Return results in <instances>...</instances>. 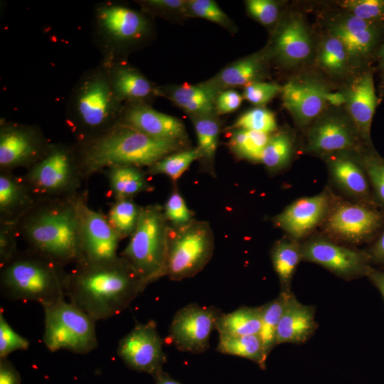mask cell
I'll list each match as a JSON object with an SVG mask.
<instances>
[{
	"label": "cell",
	"instance_id": "cell-4",
	"mask_svg": "<svg viewBox=\"0 0 384 384\" xmlns=\"http://www.w3.org/2000/svg\"><path fill=\"white\" fill-rule=\"evenodd\" d=\"M124 107L100 62L85 71L73 87L67 103L66 122L76 142L85 141L120 124Z\"/></svg>",
	"mask_w": 384,
	"mask_h": 384
},
{
	"label": "cell",
	"instance_id": "cell-57",
	"mask_svg": "<svg viewBox=\"0 0 384 384\" xmlns=\"http://www.w3.org/2000/svg\"><path fill=\"white\" fill-rule=\"evenodd\" d=\"M380 66L383 71H384V44L382 46L380 53Z\"/></svg>",
	"mask_w": 384,
	"mask_h": 384
},
{
	"label": "cell",
	"instance_id": "cell-9",
	"mask_svg": "<svg viewBox=\"0 0 384 384\" xmlns=\"http://www.w3.org/2000/svg\"><path fill=\"white\" fill-rule=\"evenodd\" d=\"M43 308V341L48 350L86 354L97 347L95 321L74 304L62 299Z\"/></svg>",
	"mask_w": 384,
	"mask_h": 384
},
{
	"label": "cell",
	"instance_id": "cell-6",
	"mask_svg": "<svg viewBox=\"0 0 384 384\" xmlns=\"http://www.w3.org/2000/svg\"><path fill=\"white\" fill-rule=\"evenodd\" d=\"M150 29L144 14L122 3L105 1L94 8L92 34L102 63L124 60L126 52L142 42Z\"/></svg>",
	"mask_w": 384,
	"mask_h": 384
},
{
	"label": "cell",
	"instance_id": "cell-7",
	"mask_svg": "<svg viewBox=\"0 0 384 384\" xmlns=\"http://www.w3.org/2000/svg\"><path fill=\"white\" fill-rule=\"evenodd\" d=\"M169 225L159 205L142 206L137 227L120 255L147 287L166 276Z\"/></svg>",
	"mask_w": 384,
	"mask_h": 384
},
{
	"label": "cell",
	"instance_id": "cell-14",
	"mask_svg": "<svg viewBox=\"0 0 384 384\" xmlns=\"http://www.w3.org/2000/svg\"><path fill=\"white\" fill-rule=\"evenodd\" d=\"M222 312L215 306L191 303L174 314L169 326V337L183 352L202 353L209 348L210 336L215 330V321Z\"/></svg>",
	"mask_w": 384,
	"mask_h": 384
},
{
	"label": "cell",
	"instance_id": "cell-53",
	"mask_svg": "<svg viewBox=\"0 0 384 384\" xmlns=\"http://www.w3.org/2000/svg\"><path fill=\"white\" fill-rule=\"evenodd\" d=\"M363 251L370 262L384 264V230L374 242Z\"/></svg>",
	"mask_w": 384,
	"mask_h": 384
},
{
	"label": "cell",
	"instance_id": "cell-32",
	"mask_svg": "<svg viewBox=\"0 0 384 384\" xmlns=\"http://www.w3.org/2000/svg\"><path fill=\"white\" fill-rule=\"evenodd\" d=\"M261 328V307L242 306L228 313H221L215 321L219 336H240L259 334Z\"/></svg>",
	"mask_w": 384,
	"mask_h": 384
},
{
	"label": "cell",
	"instance_id": "cell-38",
	"mask_svg": "<svg viewBox=\"0 0 384 384\" xmlns=\"http://www.w3.org/2000/svg\"><path fill=\"white\" fill-rule=\"evenodd\" d=\"M142 206L134 198L117 199L111 205L107 218L121 240L131 237L139 220Z\"/></svg>",
	"mask_w": 384,
	"mask_h": 384
},
{
	"label": "cell",
	"instance_id": "cell-56",
	"mask_svg": "<svg viewBox=\"0 0 384 384\" xmlns=\"http://www.w3.org/2000/svg\"><path fill=\"white\" fill-rule=\"evenodd\" d=\"M152 377L154 379L155 384H182L171 378L169 373L163 370L159 371Z\"/></svg>",
	"mask_w": 384,
	"mask_h": 384
},
{
	"label": "cell",
	"instance_id": "cell-22",
	"mask_svg": "<svg viewBox=\"0 0 384 384\" xmlns=\"http://www.w3.org/2000/svg\"><path fill=\"white\" fill-rule=\"evenodd\" d=\"M346 95V105L363 146L372 148L370 128L377 106L373 75L366 72L356 78Z\"/></svg>",
	"mask_w": 384,
	"mask_h": 384
},
{
	"label": "cell",
	"instance_id": "cell-3",
	"mask_svg": "<svg viewBox=\"0 0 384 384\" xmlns=\"http://www.w3.org/2000/svg\"><path fill=\"white\" fill-rule=\"evenodd\" d=\"M73 144L87 181L114 166L148 168L163 157L182 150L186 143L154 138L119 124L96 137Z\"/></svg>",
	"mask_w": 384,
	"mask_h": 384
},
{
	"label": "cell",
	"instance_id": "cell-50",
	"mask_svg": "<svg viewBox=\"0 0 384 384\" xmlns=\"http://www.w3.org/2000/svg\"><path fill=\"white\" fill-rule=\"evenodd\" d=\"M242 100V95L234 90L221 91L215 100V111L220 114L233 112L240 106Z\"/></svg>",
	"mask_w": 384,
	"mask_h": 384
},
{
	"label": "cell",
	"instance_id": "cell-1",
	"mask_svg": "<svg viewBox=\"0 0 384 384\" xmlns=\"http://www.w3.org/2000/svg\"><path fill=\"white\" fill-rule=\"evenodd\" d=\"M146 286L121 256L102 262L82 261L69 272L67 297L95 321L122 312Z\"/></svg>",
	"mask_w": 384,
	"mask_h": 384
},
{
	"label": "cell",
	"instance_id": "cell-5",
	"mask_svg": "<svg viewBox=\"0 0 384 384\" xmlns=\"http://www.w3.org/2000/svg\"><path fill=\"white\" fill-rule=\"evenodd\" d=\"M68 274L64 266L36 251L18 250L1 267V292L10 300L45 306L67 297Z\"/></svg>",
	"mask_w": 384,
	"mask_h": 384
},
{
	"label": "cell",
	"instance_id": "cell-35",
	"mask_svg": "<svg viewBox=\"0 0 384 384\" xmlns=\"http://www.w3.org/2000/svg\"><path fill=\"white\" fill-rule=\"evenodd\" d=\"M216 351L219 353L244 358L265 370L267 357L259 334L225 336H219Z\"/></svg>",
	"mask_w": 384,
	"mask_h": 384
},
{
	"label": "cell",
	"instance_id": "cell-17",
	"mask_svg": "<svg viewBox=\"0 0 384 384\" xmlns=\"http://www.w3.org/2000/svg\"><path fill=\"white\" fill-rule=\"evenodd\" d=\"M363 148L352 121L342 116L317 119L307 131L305 151L321 157L338 151L360 152Z\"/></svg>",
	"mask_w": 384,
	"mask_h": 384
},
{
	"label": "cell",
	"instance_id": "cell-41",
	"mask_svg": "<svg viewBox=\"0 0 384 384\" xmlns=\"http://www.w3.org/2000/svg\"><path fill=\"white\" fill-rule=\"evenodd\" d=\"M350 56L343 43L329 34L322 41L319 53V65L333 75H341L346 70Z\"/></svg>",
	"mask_w": 384,
	"mask_h": 384
},
{
	"label": "cell",
	"instance_id": "cell-39",
	"mask_svg": "<svg viewBox=\"0 0 384 384\" xmlns=\"http://www.w3.org/2000/svg\"><path fill=\"white\" fill-rule=\"evenodd\" d=\"M201 159L198 147L180 150L170 154L148 167L151 175L163 174L177 180L196 160Z\"/></svg>",
	"mask_w": 384,
	"mask_h": 384
},
{
	"label": "cell",
	"instance_id": "cell-30",
	"mask_svg": "<svg viewBox=\"0 0 384 384\" xmlns=\"http://www.w3.org/2000/svg\"><path fill=\"white\" fill-rule=\"evenodd\" d=\"M114 200L134 198L142 192L153 190L146 174L134 166H114L104 170Z\"/></svg>",
	"mask_w": 384,
	"mask_h": 384
},
{
	"label": "cell",
	"instance_id": "cell-18",
	"mask_svg": "<svg viewBox=\"0 0 384 384\" xmlns=\"http://www.w3.org/2000/svg\"><path fill=\"white\" fill-rule=\"evenodd\" d=\"M322 158L331 183L347 200L378 207L359 152L338 151Z\"/></svg>",
	"mask_w": 384,
	"mask_h": 384
},
{
	"label": "cell",
	"instance_id": "cell-25",
	"mask_svg": "<svg viewBox=\"0 0 384 384\" xmlns=\"http://www.w3.org/2000/svg\"><path fill=\"white\" fill-rule=\"evenodd\" d=\"M316 328L314 307L299 302L292 292L278 325L277 345L302 343Z\"/></svg>",
	"mask_w": 384,
	"mask_h": 384
},
{
	"label": "cell",
	"instance_id": "cell-55",
	"mask_svg": "<svg viewBox=\"0 0 384 384\" xmlns=\"http://www.w3.org/2000/svg\"><path fill=\"white\" fill-rule=\"evenodd\" d=\"M326 102L331 105L339 106L346 104V95L341 92H327L326 95Z\"/></svg>",
	"mask_w": 384,
	"mask_h": 384
},
{
	"label": "cell",
	"instance_id": "cell-54",
	"mask_svg": "<svg viewBox=\"0 0 384 384\" xmlns=\"http://www.w3.org/2000/svg\"><path fill=\"white\" fill-rule=\"evenodd\" d=\"M379 289L384 298V272L377 270L372 267L366 275Z\"/></svg>",
	"mask_w": 384,
	"mask_h": 384
},
{
	"label": "cell",
	"instance_id": "cell-16",
	"mask_svg": "<svg viewBox=\"0 0 384 384\" xmlns=\"http://www.w3.org/2000/svg\"><path fill=\"white\" fill-rule=\"evenodd\" d=\"M117 353L131 369L154 375L163 370L166 356L153 320L137 323L118 343Z\"/></svg>",
	"mask_w": 384,
	"mask_h": 384
},
{
	"label": "cell",
	"instance_id": "cell-44",
	"mask_svg": "<svg viewBox=\"0 0 384 384\" xmlns=\"http://www.w3.org/2000/svg\"><path fill=\"white\" fill-rule=\"evenodd\" d=\"M163 211L169 225L171 227L185 225L194 220L191 210L176 187L168 197L163 207Z\"/></svg>",
	"mask_w": 384,
	"mask_h": 384
},
{
	"label": "cell",
	"instance_id": "cell-51",
	"mask_svg": "<svg viewBox=\"0 0 384 384\" xmlns=\"http://www.w3.org/2000/svg\"><path fill=\"white\" fill-rule=\"evenodd\" d=\"M145 9L154 11L186 10L187 1L182 0H144L139 1Z\"/></svg>",
	"mask_w": 384,
	"mask_h": 384
},
{
	"label": "cell",
	"instance_id": "cell-8",
	"mask_svg": "<svg viewBox=\"0 0 384 384\" xmlns=\"http://www.w3.org/2000/svg\"><path fill=\"white\" fill-rule=\"evenodd\" d=\"M36 199L75 196L86 181L81 172L73 144L51 143L46 155L22 176Z\"/></svg>",
	"mask_w": 384,
	"mask_h": 384
},
{
	"label": "cell",
	"instance_id": "cell-49",
	"mask_svg": "<svg viewBox=\"0 0 384 384\" xmlns=\"http://www.w3.org/2000/svg\"><path fill=\"white\" fill-rule=\"evenodd\" d=\"M18 237L16 224L0 223V267L4 266L17 253Z\"/></svg>",
	"mask_w": 384,
	"mask_h": 384
},
{
	"label": "cell",
	"instance_id": "cell-13",
	"mask_svg": "<svg viewBox=\"0 0 384 384\" xmlns=\"http://www.w3.org/2000/svg\"><path fill=\"white\" fill-rule=\"evenodd\" d=\"M301 249L302 261L319 265L346 280L366 276L371 267L363 250L348 247L321 233L301 242Z\"/></svg>",
	"mask_w": 384,
	"mask_h": 384
},
{
	"label": "cell",
	"instance_id": "cell-28",
	"mask_svg": "<svg viewBox=\"0 0 384 384\" xmlns=\"http://www.w3.org/2000/svg\"><path fill=\"white\" fill-rule=\"evenodd\" d=\"M176 105L191 116L213 114L218 94L208 82L183 85L169 88L166 92Z\"/></svg>",
	"mask_w": 384,
	"mask_h": 384
},
{
	"label": "cell",
	"instance_id": "cell-19",
	"mask_svg": "<svg viewBox=\"0 0 384 384\" xmlns=\"http://www.w3.org/2000/svg\"><path fill=\"white\" fill-rule=\"evenodd\" d=\"M87 202V198L80 205L82 261L113 260L119 257L117 252L121 238L109 223L107 216L91 209Z\"/></svg>",
	"mask_w": 384,
	"mask_h": 384
},
{
	"label": "cell",
	"instance_id": "cell-11",
	"mask_svg": "<svg viewBox=\"0 0 384 384\" xmlns=\"http://www.w3.org/2000/svg\"><path fill=\"white\" fill-rule=\"evenodd\" d=\"M384 228V212L378 207L336 196L321 233L341 244L358 245L375 238Z\"/></svg>",
	"mask_w": 384,
	"mask_h": 384
},
{
	"label": "cell",
	"instance_id": "cell-33",
	"mask_svg": "<svg viewBox=\"0 0 384 384\" xmlns=\"http://www.w3.org/2000/svg\"><path fill=\"white\" fill-rule=\"evenodd\" d=\"M198 139V149L203 168L210 175H215L214 159L218 144L220 123L213 114L191 116Z\"/></svg>",
	"mask_w": 384,
	"mask_h": 384
},
{
	"label": "cell",
	"instance_id": "cell-52",
	"mask_svg": "<svg viewBox=\"0 0 384 384\" xmlns=\"http://www.w3.org/2000/svg\"><path fill=\"white\" fill-rule=\"evenodd\" d=\"M0 384H21L20 374L8 358L0 359Z\"/></svg>",
	"mask_w": 384,
	"mask_h": 384
},
{
	"label": "cell",
	"instance_id": "cell-29",
	"mask_svg": "<svg viewBox=\"0 0 384 384\" xmlns=\"http://www.w3.org/2000/svg\"><path fill=\"white\" fill-rule=\"evenodd\" d=\"M264 68L261 55L255 54L225 67L207 82L218 93L225 89L245 86L256 81Z\"/></svg>",
	"mask_w": 384,
	"mask_h": 384
},
{
	"label": "cell",
	"instance_id": "cell-36",
	"mask_svg": "<svg viewBox=\"0 0 384 384\" xmlns=\"http://www.w3.org/2000/svg\"><path fill=\"white\" fill-rule=\"evenodd\" d=\"M291 294L292 292H280L277 298L260 306L261 328L259 336L267 358L277 346L278 325Z\"/></svg>",
	"mask_w": 384,
	"mask_h": 384
},
{
	"label": "cell",
	"instance_id": "cell-45",
	"mask_svg": "<svg viewBox=\"0 0 384 384\" xmlns=\"http://www.w3.org/2000/svg\"><path fill=\"white\" fill-rule=\"evenodd\" d=\"M186 10L191 15L201 17L226 28H231V21L218 4L212 0H191L186 4Z\"/></svg>",
	"mask_w": 384,
	"mask_h": 384
},
{
	"label": "cell",
	"instance_id": "cell-26",
	"mask_svg": "<svg viewBox=\"0 0 384 384\" xmlns=\"http://www.w3.org/2000/svg\"><path fill=\"white\" fill-rule=\"evenodd\" d=\"M36 201L22 176L0 171V223L16 224Z\"/></svg>",
	"mask_w": 384,
	"mask_h": 384
},
{
	"label": "cell",
	"instance_id": "cell-40",
	"mask_svg": "<svg viewBox=\"0 0 384 384\" xmlns=\"http://www.w3.org/2000/svg\"><path fill=\"white\" fill-rule=\"evenodd\" d=\"M359 156L366 172L375 205L384 212V159L372 148H363Z\"/></svg>",
	"mask_w": 384,
	"mask_h": 384
},
{
	"label": "cell",
	"instance_id": "cell-2",
	"mask_svg": "<svg viewBox=\"0 0 384 384\" xmlns=\"http://www.w3.org/2000/svg\"><path fill=\"white\" fill-rule=\"evenodd\" d=\"M87 191L69 198L38 199L16 227L31 248L65 267L83 260L80 205Z\"/></svg>",
	"mask_w": 384,
	"mask_h": 384
},
{
	"label": "cell",
	"instance_id": "cell-37",
	"mask_svg": "<svg viewBox=\"0 0 384 384\" xmlns=\"http://www.w3.org/2000/svg\"><path fill=\"white\" fill-rule=\"evenodd\" d=\"M270 136L257 131L234 129L229 139V146L238 157L250 162L261 163L262 152Z\"/></svg>",
	"mask_w": 384,
	"mask_h": 384
},
{
	"label": "cell",
	"instance_id": "cell-47",
	"mask_svg": "<svg viewBox=\"0 0 384 384\" xmlns=\"http://www.w3.org/2000/svg\"><path fill=\"white\" fill-rule=\"evenodd\" d=\"M282 91L272 82L254 81L245 86L242 97L255 105H264Z\"/></svg>",
	"mask_w": 384,
	"mask_h": 384
},
{
	"label": "cell",
	"instance_id": "cell-42",
	"mask_svg": "<svg viewBox=\"0 0 384 384\" xmlns=\"http://www.w3.org/2000/svg\"><path fill=\"white\" fill-rule=\"evenodd\" d=\"M229 129L252 130L272 134L277 131V125L272 112L257 107L242 114Z\"/></svg>",
	"mask_w": 384,
	"mask_h": 384
},
{
	"label": "cell",
	"instance_id": "cell-23",
	"mask_svg": "<svg viewBox=\"0 0 384 384\" xmlns=\"http://www.w3.org/2000/svg\"><path fill=\"white\" fill-rule=\"evenodd\" d=\"M101 63L107 69L115 96L124 106L147 104L148 100L158 95V88L124 60Z\"/></svg>",
	"mask_w": 384,
	"mask_h": 384
},
{
	"label": "cell",
	"instance_id": "cell-21",
	"mask_svg": "<svg viewBox=\"0 0 384 384\" xmlns=\"http://www.w3.org/2000/svg\"><path fill=\"white\" fill-rule=\"evenodd\" d=\"M120 124L157 139L184 143L187 140L185 127L179 119L156 111L148 104L125 106Z\"/></svg>",
	"mask_w": 384,
	"mask_h": 384
},
{
	"label": "cell",
	"instance_id": "cell-24",
	"mask_svg": "<svg viewBox=\"0 0 384 384\" xmlns=\"http://www.w3.org/2000/svg\"><path fill=\"white\" fill-rule=\"evenodd\" d=\"M380 28L381 25L349 14L335 21L329 34L343 43L351 58H361L367 56L375 48Z\"/></svg>",
	"mask_w": 384,
	"mask_h": 384
},
{
	"label": "cell",
	"instance_id": "cell-43",
	"mask_svg": "<svg viewBox=\"0 0 384 384\" xmlns=\"http://www.w3.org/2000/svg\"><path fill=\"white\" fill-rule=\"evenodd\" d=\"M351 15L362 20L383 26L384 0H349L341 4Z\"/></svg>",
	"mask_w": 384,
	"mask_h": 384
},
{
	"label": "cell",
	"instance_id": "cell-10",
	"mask_svg": "<svg viewBox=\"0 0 384 384\" xmlns=\"http://www.w3.org/2000/svg\"><path fill=\"white\" fill-rule=\"evenodd\" d=\"M214 235L206 221L193 220L180 227L169 225L166 276L180 281L194 277L210 260Z\"/></svg>",
	"mask_w": 384,
	"mask_h": 384
},
{
	"label": "cell",
	"instance_id": "cell-34",
	"mask_svg": "<svg viewBox=\"0 0 384 384\" xmlns=\"http://www.w3.org/2000/svg\"><path fill=\"white\" fill-rule=\"evenodd\" d=\"M294 153V139L286 130L271 134L262 152L261 163L270 174L274 175L287 168Z\"/></svg>",
	"mask_w": 384,
	"mask_h": 384
},
{
	"label": "cell",
	"instance_id": "cell-48",
	"mask_svg": "<svg viewBox=\"0 0 384 384\" xmlns=\"http://www.w3.org/2000/svg\"><path fill=\"white\" fill-rule=\"evenodd\" d=\"M250 16L265 26L274 23L278 18L279 9L276 2L270 0H248L245 1Z\"/></svg>",
	"mask_w": 384,
	"mask_h": 384
},
{
	"label": "cell",
	"instance_id": "cell-15",
	"mask_svg": "<svg viewBox=\"0 0 384 384\" xmlns=\"http://www.w3.org/2000/svg\"><path fill=\"white\" fill-rule=\"evenodd\" d=\"M336 196L326 188L316 195L299 198L276 215L272 222L287 237L302 242L320 228Z\"/></svg>",
	"mask_w": 384,
	"mask_h": 384
},
{
	"label": "cell",
	"instance_id": "cell-20",
	"mask_svg": "<svg viewBox=\"0 0 384 384\" xmlns=\"http://www.w3.org/2000/svg\"><path fill=\"white\" fill-rule=\"evenodd\" d=\"M281 92L283 105L301 127L316 120L327 104L328 90L315 80L289 81Z\"/></svg>",
	"mask_w": 384,
	"mask_h": 384
},
{
	"label": "cell",
	"instance_id": "cell-46",
	"mask_svg": "<svg viewBox=\"0 0 384 384\" xmlns=\"http://www.w3.org/2000/svg\"><path fill=\"white\" fill-rule=\"evenodd\" d=\"M29 347L28 341L16 333L6 320L2 311L0 312V359L7 358L12 352L26 350Z\"/></svg>",
	"mask_w": 384,
	"mask_h": 384
},
{
	"label": "cell",
	"instance_id": "cell-12",
	"mask_svg": "<svg viewBox=\"0 0 384 384\" xmlns=\"http://www.w3.org/2000/svg\"><path fill=\"white\" fill-rule=\"evenodd\" d=\"M50 145L39 127L1 119L0 171L30 168L46 155Z\"/></svg>",
	"mask_w": 384,
	"mask_h": 384
},
{
	"label": "cell",
	"instance_id": "cell-27",
	"mask_svg": "<svg viewBox=\"0 0 384 384\" xmlns=\"http://www.w3.org/2000/svg\"><path fill=\"white\" fill-rule=\"evenodd\" d=\"M312 41L306 24L299 17L289 19L281 28L276 41L275 51L285 64L296 65L311 55Z\"/></svg>",
	"mask_w": 384,
	"mask_h": 384
},
{
	"label": "cell",
	"instance_id": "cell-31",
	"mask_svg": "<svg viewBox=\"0 0 384 384\" xmlns=\"http://www.w3.org/2000/svg\"><path fill=\"white\" fill-rule=\"evenodd\" d=\"M271 262L282 292H291V283L302 260L301 242L285 237L277 240L270 252Z\"/></svg>",
	"mask_w": 384,
	"mask_h": 384
}]
</instances>
